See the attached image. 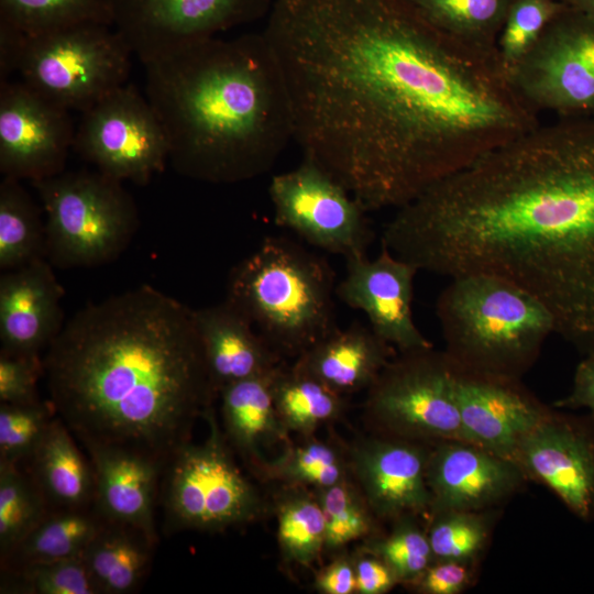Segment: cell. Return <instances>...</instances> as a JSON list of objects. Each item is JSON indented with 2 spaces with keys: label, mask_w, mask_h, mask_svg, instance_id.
Wrapping results in <instances>:
<instances>
[{
  "label": "cell",
  "mask_w": 594,
  "mask_h": 594,
  "mask_svg": "<svg viewBox=\"0 0 594 594\" xmlns=\"http://www.w3.org/2000/svg\"><path fill=\"white\" fill-rule=\"evenodd\" d=\"M45 220L20 180L0 183V268L2 272L45 258Z\"/></svg>",
  "instance_id": "cell-30"
},
{
  "label": "cell",
  "mask_w": 594,
  "mask_h": 594,
  "mask_svg": "<svg viewBox=\"0 0 594 594\" xmlns=\"http://www.w3.org/2000/svg\"><path fill=\"white\" fill-rule=\"evenodd\" d=\"M57 416L48 400L0 403V461L29 460Z\"/></svg>",
  "instance_id": "cell-41"
},
{
  "label": "cell",
  "mask_w": 594,
  "mask_h": 594,
  "mask_svg": "<svg viewBox=\"0 0 594 594\" xmlns=\"http://www.w3.org/2000/svg\"><path fill=\"white\" fill-rule=\"evenodd\" d=\"M508 78L538 112L594 114V19L564 9Z\"/></svg>",
  "instance_id": "cell-12"
},
{
  "label": "cell",
  "mask_w": 594,
  "mask_h": 594,
  "mask_svg": "<svg viewBox=\"0 0 594 594\" xmlns=\"http://www.w3.org/2000/svg\"><path fill=\"white\" fill-rule=\"evenodd\" d=\"M145 97L182 176L212 184L268 172L294 140L288 90L262 33L187 44L143 64Z\"/></svg>",
  "instance_id": "cell-4"
},
{
  "label": "cell",
  "mask_w": 594,
  "mask_h": 594,
  "mask_svg": "<svg viewBox=\"0 0 594 594\" xmlns=\"http://www.w3.org/2000/svg\"><path fill=\"white\" fill-rule=\"evenodd\" d=\"M418 518L406 516L394 521L388 535L372 537L361 549L383 559L405 585L414 581L435 559L427 529L421 527Z\"/></svg>",
  "instance_id": "cell-40"
},
{
  "label": "cell",
  "mask_w": 594,
  "mask_h": 594,
  "mask_svg": "<svg viewBox=\"0 0 594 594\" xmlns=\"http://www.w3.org/2000/svg\"><path fill=\"white\" fill-rule=\"evenodd\" d=\"M553 406L594 413V355L583 356L575 367L570 392Z\"/></svg>",
  "instance_id": "cell-46"
},
{
  "label": "cell",
  "mask_w": 594,
  "mask_h": 594,
  "mask_svg": "<svg viewBox=\"0 0 594 594\" xmlns=\"http://www.w3.org/2000/svg\"><path fill=\"white\" fill-rule=\"evenodd\" d=\"M44 376L41 354L0 351V403L26 404L40 400L37 382Z\"/></svg>",
  "instance_id": "cell-42"
},
{
  "label": "cell",
  "mask_w": 594,
  "mask_h": 594,
  "mask_svg": "<svg viewBox=\"0 0 594 594\" xmlns=\"http://www.w3.org/2000/svg\"><path fill=\"white\" fill-rule=\"evenodd\" d=\"M493 510H450L430 516L426 529L433 558L480 560L492 535Z\"/></svg>",
  "instance_id": "cell-37"
},
{
  "label": "cell",
  "mask_w": 594,
  "mask_h": 594,
  "mask_svg": "<svg viewBox=\"0 0 594 594\" xmlns=\"http://www.w3.org/2000/svg\"><path fill=\"white\" fill-rule=\"evenodd\" d=\"M426 476L431 496L428 518L450 510L495 509L528 481L513 460L457 439L431 443Z\"/></svg>",
  "instance_id": "cell-19"
},
{
  "label": "cell",
  "mask_w": 594,
  "mask_h": 594,
  "mask_svg": "<svg viewBox=\"0 0 594 594\" xmlns=\"http://www.w3.org/2000/svg\"><path fill=\"white\" fill-rule=\"evenodd\" d=\"M52 508L18 463L0 461V561L28 537Z\"/></svg>",
  "instance_id": "cell-35"
},
{
  "label": "cell",
  "mask_w": 594,
  "mask_h": 594,
  "mask_svg": "<svg viewBox=\"0 0 594 594\" xmlns=\"http://www.w3.org/2000/svg\"><path fill=\"white\" fill-rule=\"evenodd\" d=\"M105 520L94 505L51 509L11 554L1 561V569L82 557Z\"/></svg>",
  "instance_id": "cell-28"
},
{
  "label": "cell",
  "mask_w": 594,
  "mask_h": 594,
  "mask_svg": "<svg viewBox=\"0 0 594 594\" xmlns=\"http://www.w3.org/2000/svg\"><path fill=\"white\" fill-rule=\"evenodd\" d=\"M132 55L113 26L81 24L28 36L18 73L37 94L81 113L125 85Z\"/></svg>",
  "instance_id": "cell-10"
},
{
  "label": "cell",
  "mask_w": 594,
  "mask_h": 594,
  "mask_svg": "<svg viewBox=\"0 0 594 594\" xmlns=\"http://www.w3.org/2000/svg\"><path fill=\"white\" fill-rule=\"evenodd\" d=\"M1 593L99 594L82 557L1 569Z\"/></svg>",
  "instance_id": "cell-38"
},
{
  "label": "cell",
  "mask_w": 594,
  "mask_h": 594,
  "mask_svg": "<svg viewBox=\"0 0 594 594\" xmlns=\"http://www.w3.org/2000/svg\"><path fill=\"white\" fill-rule=\"evenodd\" d=\"M274 0H111L113 29L142 64L254 22Z\"/></svg>",
  "instance_id": "cell-14"
},
{
  "label": "cell",
  "mask_w": 594,
  "mask_h": 594,
  "mask_svg": "<svg viewBox=\"0 0 594 594\" xmlns=\"http://www.w3.org/2000/svg\"><path fill=\"white\" fill-rule=\"evenodd\" d=\"M455 371V395L465 440L514 461L520 440L550 411L521 382ZM515 462V461H514Z\"/></svg>",
  "instance_id": "cell-20"
},
{
  "label": "cell",
  "mask_w": 594,
  "mask_h": 594,
  "mask_svg": "<svg viewBox=\"0 0 594 594\" xmlns=\"http://www.w3.org/2000/svg\"><path fill=\"white\" fill-rule=\"evenodd\" d=\"M569 8L574 9L594 19V0H560Z\"/></svg>",
  "instance_id": "cell-48"
},
{
  "label": "cell",
  "mask_w": 594,
  "mask_h": 594,
  "mask_svg": "<svg viewBox=\"0 0 594 594\" xmlns=\"http://www.w3.org/2000/svg\"><path fill=\"white\" fill-rule=\"evenodd\" d=\"M42 202L46 257L62 268L116 260L139 227V212L121 180L97 169L62 172L32 183Z\"/></svg>",
  "instance_id": "cell-7"
},
{
  "label": "cell",
  "mask_w": 594,
  "mask_h": 594,
  "mask_svg": "<svg viewBox=\"0 0 594 594\" xmlns=\"http://www.w3.org/2000/svg\"><path fill=\"white\" fill-rule=\"evenodd\" d=\"M566 8L560 0L513 1L496 44L507 76L536 45L550 22Z\"/></svg>",
  "instance_id": "cell-39"
},
{
  "label": "cell",
  "mask_w": 594,
  "mask_h": 594,
  "mask_svg": "<svg viewBox=\"0 0 594 594\" xmlns=\"http://www.w3.org/2000/svg\"><path fill=\"white\" fill-rule=\"evenodd\" d=\"M73 148L97 170L136 185L162 173L169 154L152 105L127 84L81 112Z\"/></svg>",
  "instance_id": "cell-11"
},
{
  "label": "cell",
  "mask_w": 594,
  "mask_h": 594,
  "mask_svg": "<svg viewBox=\"0 0 594 594\" xmlns=\"http://www.w3.org/2000/svg\"><path fill=\"white\" fill-rule=\"evenodd\" d=\"M275 510L282 557L289 563L310 565L326 547L324 517L315 492L304 486H284Z\"/></svg>",
  "instance_id": "cell-32"
},
{
  "label": "cell",
  "mask_w": 594,
  "mask_h": 594,
  "mask_svg": "<svg viewBox=\"0 0 594 594\" xmlns=\"http://www.w3.org/2000/svg\"><path fill=\"white\" fill-rule=\"evenodd\" d=\"M353 560L359 594H385L400 583L394 570L373 553L361 550Z\"/></svg>",
  "instance_id": "cell-44"
},
{
  "label": "cell",
  "mask_w": 594,
  "mask_h": 594,
  "mask_svg": "<svg viewBox=\"0 0 594 594\" xmlns=\"http://www.w3.org/2000/svg\"><path fill=\"white\" fill-rule=\"evenodd\" d=\"M345 261V276L336 286L342 302L363 311L371 329L398 352L433 346L414 320V282L419 272L414 265L383 245L373 260L362 254Z\"/></svg>",
  "instance_id": "cell-18"
},
{
  "label": "cell",
  "mask_w": 594,
  "mask_h": 594,
  "mask_svg": "<svg viewBox=\"0 0 594 594\" xmlns=\"http://www.w3.org/2000/svg\"><path fill=\"white\" fill-rule=\"evenodd\" d=\"M480 560L433 559L406 586L419 594H461L475 581Z\"/></svg>",
  "instance_id": "cell-43"
},
{
  "label": "cell",
  "mask_w": 594,
  "mask_h": 594,
  "mask_svg": "<svg viewBox=\"0 0 594 594\" xmlns=\"http://www.w3.org/2000/svg\"><path fill=\"white\" fill-rule=\"evenodd\" d=\"M263 34L304 157L366 211L398 209L539 125L497 47L441 31L410 0H274Z\"/></svg>",
  "instance_id": "cell-1"
},
{
  "label": "cell",
  "mask_w": 594,
  "mask_h": 594,
  "mask_svg": "<svg viewBox=\"0 0 594 594\" xmlns=\"http://www.w3.org/2000/svg\"><path fill=\"white\" fill-rule=\"evenodd\" d=\"M395 354L371 327L354 322L315 343L293 366L346 396L367 389Z\"/></svg>",
  "instance_id": "cell-24"
},
{
  "label": "cell",
  "mask_w": 594,
  "mask_h": 594,
  "mask_svg": "<svg viewBox=\"0 0 594 594\" xmlns=\"http://www.w3.org/2000/svg\"><path fill=\"white\" fill-rule=\"evenodd\" d=\"M204 420L205 440L185 443L163 471L160 495L168 534L244 526L265 510L260 492L237 465L213 408Z\"/></svg>",
  "instance_id": "cell-8"
},
{
  "label": "cell",
  "mask_w": 594,
  "mask_h": 594,
  "mask_svg": "<svg viewBox=\"0 0 594 594\" xmlns=\"http://www.w3.org/2000/svg\"><path fill=\"white\" fill-rule=\"evenodd\" d=\"M314 492L324 517V550L338 552L351 542L373 537L377 518L352 477Z\"/></svg>",
  "instance_id": "cell-36"
},
{
  "label": "cell",
  "mask_w": 594,
  "mask_h": 594,
  "mask_svg": "<svg viewBox=\"0 0 594 594\" xmlns=\"http://www.w3.org/2000/svg\"><path fill=\"white\" fill-rule=\"evenodd\" d=\"M277 369L233 383L219 394L226 438L255 471L267 460L268 448L289 440L273 398Z\"/></svg>",
  "instance_id": "cell-25"
},
{
  "label": "cell",
  "mask_w": 594,
  "mask_h": 594,
  "mask_svg": "<svg viewBox=\"0 0 594 594\" xmlns=\"http://www.w3.org/2000/svg\"><path fill=\"white\" fill-rule=\"evenodd\" d=\"M63 287L46 258L0 277L1 351L41 354L64 326Z\"/></svg>",
  "instance_id": "cell-21"
},
{
  "label": "cell",
  "mask_w": 594,
  "mask_h": 594,
  "mask_svg": "<svg viewBox=\"0 0 594 594\" xmlns=\"http://www.w3.org/2000/svg\"><path fill=\"white\" fill-rule=\"evenodd\" d=\"M156 542L142 531L105 520L82 559L99 594H130L144 582Z\"/></svg>",
  "instance_id": "cell-27"
},
{
  "label": "cell",
  "mask_w": 594,
  "mask_h": 594,
  "mask_svg": "<svg viewBox=\"0 0 594 594\" xmlns=\"http://www.w3.org/2000/svg\"><path fill=\"white\" fill-rule=\"evenodd\" d=\"M0 21L28 36L81 24L113 26L111 0H0Z\"/></svg>",
  "instance_id": "cell-33"
},
{
  "label": "cell",
  "mask_w": 594,
  "mask_h": 594,
  "mask_svg": "<svg viewBox=\"0 0 594 594\" xmlns=\"http://www.w3.org/2000/svg\"><path fill=\"white\" fill-rule=\"evenodd\" d=\"M431 443L372 432L346 450L351 477L378 520H427L431 496L427 462Z\"/></svg>",
  "instance_id": "cell-17"
},
{
  "label": "cell",
  "mask_w": 594,
  "mask_h": 594,
  "mask_svg": "<svg viewBox=\"0 0 594 594\" xmlns=\"http://www.w3.org/2000/svg\"><path fill=\"white\" fill-rule=\"evenodd\" d=\"M29 474L52 509L94 505L95 476L74 440V433L56 416L28 460Z\"/></svg>",
  "instance_id": "cell-26"
},
{
  "label": "cell",
  "mask_w": 594,
  "mask_h": 594,
  "mask_svg": "<svg viewBox=\"0 0 594 594\" xmlns=\"http://www.w3.org/2000/svg\"><path fill=\"white\" fill-rule=\"evenodd\" d=\"M75 128L69 111L21 81L0 82V172L31 183L65 170Z\"/></svg>",
  "instance_id": "cell-16"
},
{
  "label": "cell",
  "mask_w": 594,
  "mask_h": 594,
  "mask_svg": "<svg viewBox=\"0 0 594 594\" xmlns=\"http://www.w3.org/2000/svg\"><path fill=\"white\" fill-rule=\"evenodd\" d=\"M95 476L94 506L108 521L133 527L157 543L155 504L164 465L134 450L85 446Z\"/></svg>",
  "instance_id": "cell-22"
},
{
  "label": "cell",
  "mask_w": 594,
  "mask_h": 594,
  "mask_svg": "<svg viewBox=\"0 0 594 594\" xmlns=\"http://www.w3.org/2000/svg\"><path fill=\"white\" fill-rule=\"evenodd\" d=\"M273 398L277 415L292 433L311 437L324 424L340 418L345 396L293 365L277 369L273 378Z\"/></svg>",
  "instance_id": "cell-29"
},
{
  "label": "cell",
  "mask_w": 594,
  "mask_h": 594,
  "mask_svg": "<svg viewBox=\"0 0 594 594\" xmlns=\"http://www.w3.org/2000/svg\"><path fill=\"white\" fill-rule=\"evenodd\" d=\"M315 587L321 594L356 593L354 560L349 556H338L323 566L315 578Z\"/></svg>",
  "instance_id": "cell-45"
},
{
  "label": "cell",
  "mask_w": 594,
  "mask_h": 594,
  "mask_svg": "<svg viewBox=\"0 0 594 594\" xmlns=\"http://www.w3.org/2000/svg\"><path fill=\"white\" fill-rule=\"evenodd\" d=\"M441 31L495 48L514 0H410Z\"/></svg>",
  "instance_id": "cell-34"
},
{
  "label": "cell",
  "mask_w": 594,
  "mask_h": 594,
  "mask_svg": "<svg viewBox=\"0 0 594 594\" xmlns=\"http://www.w3.org/2000/svg\"><path fill=\"white\" fill-rule=\"evenodd\" d=\"M535 129L397 209L382 245L449 278L490 274L537 298L594 355V114Z\"/></svg>",
  "instance_id": "cell-2"
},
{
  "label": "cell",
  "mask_w": 594,
  "mask_h": 594,
  "mask_svg": "<svg viewBox=\"0 0 594 594\" xmlns=\"http://www.w3.org/2000/svg\"><path fill=\"white\" fill-rule=\"evenodd\" d=\"M50 402L86 444L165 468L217 397L195 309L141 285L73 315L43 355Z\"/></svg>",
  "instance_id": "cell-3"
},
{
  "label": "cell",
  "mask_w": 594,
  "mask_h": 594,
  "mask_svg": "<svg viewBox=\"0 0 594 594\" xmlns=\"http://www.w3.org/2000/svg\"><path fill=\"white\" fill-rule=\"evenodd\" d=\"M514 461L579 519L594 520V413L579 416L551 407L520 440Z\"/></svg>",
  "instance_id": "cell-15"
},
{
  "label": "cell",
  "mask_w": 594,
  "mask_h": 594,
  "mask_svg": "<svg viewBox=\"0 0 594 594\" xmlns=\"http://www.w3.org/2000/svg\"><path fill=\"white\" fill-rule=\"evenodd\" d=\"M28 35L9 23L0 21V82L19 72Z\"/></svg>",
  "instance_id": "cell-47"
},
{
  "label": "cell",
  "mask_w": 594,
  "mask_h": 594,
  "mask_svg": "<svg viewBox=\"0 0 594 594\" xmlns=\"http://www.w3.org/2000/svg\"><path fill=\"white\" fill-rule=\"evenodd\" d=\"M372 432L433 443L465 440L454 366L435 348L398 352L366 389Z\"/></svg>",
  "instance_id": "cell-9"
},
{
  "label": "cell",
  "mask_w": 594,
  "mask_h": 594,
  "mask_svg": "<svg viewBox=\"0 0 594 594\" xmlns=\"http://www.w3.org/2000/svg\"><path fill=\"white\" fill-rule=\"evenodd\" d=\"M444 350L457 370L521 378L537 362L554 319L531 294L490 274L450 278L436 302Z\"/></svg>",
  "instance_id": "cell-5"
},
{
  "label": "cell",
  "mask_w": 594,
  "mask_h": 594,
  "mask_svg": "<svg viewBox=\"0 0 594 594\" xmlns=\"http://www.w3.org/2000/svg\"><path fill=\"white\" fill-rule=\"evenodd\" d=\"M334 279L326 258L267 237L231 270L224 300L280 355L297 358L338 329Z\"/></svg>",
  "instance_id": "cell-6"
},
{
  "label": "cell",
  "mask_w": 594,
  "mask_h": 594,
  "mask_svg": "<svg viewBox=\"0 0 594 594\" xmlns=\"http://www.w3.org/2000/svg\"><path fill=\"white\" fill-rule=\"evenodd\" d=\"M265 480L284 486H331L351 477L346 451L336 446L304 437L297 444L286 443L274 459L266 460L256 471Z\"/></svg>",
  "instance_id": "cell-31"
},
{
  "label": "cell",
  "mask_w": 594,
  "mask_h": 594,
  "mask_svg": "<svg viewBox=\"0 0 594 594\" xmlns=\"http://www.w3.org/2000/svg\"><path fill=\"white\" fill-rule=\"evenodd\" d=\"M268 195L277 226L346 258L366 254L373 231L362 205L331 174L304 157L272 177Z\"/></svg>",
  "instance_id": "cell-13"
},
{
  "label": "cell",
  "mask_w": 594,
  "mask_h": 594,
  "mask_svg": "<svg viewBox=\"0 0 594 594\" xmlns=\"http://www.w3.org/2000/svg\"><path fill=\"white\" fill-rule=\"evenodd\" d=\"M195 320L217 396L233 383L270 373L282 364V355L228 301L195 309Z\"/></svg>",
  "instance_id": "cell-23"
}]
</instances>
